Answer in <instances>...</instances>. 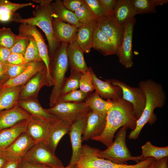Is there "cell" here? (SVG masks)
Returning <instances> with one entry per match:
<instances>
[{
	"instance_id": "cell-8",
	"label": "cell",
	"mask_w": 168,
	"mask_h": 168,
	"mask_svg": "<svg viewBox=\"0 0 168 168\" xmlns=\"http://www.w3.org/2000/svg\"><path fill=\"white\" fill-rule=\"evenodd\" d=\"M22 158L30 162L53 168H63L61 161L45 142H35Z\"/></svg>"
},
{
	"instance_id": "cell-21",
	"label": "cell",
	"mask_w": 168,
	"mask_h": 168,
	"mask_svg": "<svg viewBox=\"0 0 168 168\" xmlns=\"http://www.w3.org/2000/svg\"><path fill=\"white\" fill-rule=\"evenodd\" d=\"M45 68L42 61L30 62L27 68L23 72L14 78L8 79L2 84L1 88L23 85Z\"/></svg>"
},
{
	"instance_id": "cell-31",
	"label": "cell",
	"mask_w": 168,
	"mask_h": 168,
	"mask_svg": "<svg viewBox=\"0 0 168 168\" xmlns=\"http://www.w3.org/2000/svg\"><path fill=\"white\" fill-rule=\"evenodd\" d=\"M85 102L92 111L100 114H106L112 105L111 100H105L96 91L91 93Z\"/></svg>"
},
{
	"instance_id": "cell-47",
	"label": "cell",
	"mask_w": 168,
	"mask_h": 168,
	"mask_svg": "<svg viewBox=\"0 0 168 168\" xmlns=\"http://www.w3.org/2000/svg\"><path fill=\"white\" fill-rule=\"evenodd\" d=\"M106 14L112 13L117 0H99Z\"/></svg>"
},
{
	"instance_id": "cell-11",
	"label": "cell",
	"mask_w": 168,
	"mask_h": 168,
	"mask_svg": "<svg viewBox=\"0 0 168 168\" xmlns=\"http://www.w3.org/2000/svg\"><path fill=\"white\" fill-rule=\"evenodd\" d=\"M135 17L124 26V30L122 42L116 50L120 63L126 68L133 66L132 40L133 28L136 22Z\"/></svg>"
},
{
	"instance_id": "cell-22",
	"label": "cell",
	"mask_w": 168,
	"mask_h": 168,
	"mask_svg": "<svg viewBox=\"0 0 168 168\" xmlns=\"http://www.w3.org/2000/svg\"><path fill=\"white\" fill-rule=\"evenodd\" d=\"M17 105L31 115L48 122H52L58 120L44 109L37 98L19 101Z\"/></svg>"
},
{
	"instance_id": "cell-27",
	"label": "cell",
	"mask_w": 168,
	"mask_h": 168,
	"mask_svg": "<svg viewBox=\"0 0 168 168\" xmlns=\"http://www.w3.org/2000/svg\"><path fill=\"white\" fill-rule=\"evenodd\" d=\"M28 120L0 131V151H4L22 133L26 132Z\"/></svg>"
},
{
	"instance_id": "cell-1",
	"label": "cell",
	"mask_w": 168,
	"mask_h": 168,
	"mask_svg": "<svg viewBox=\"0 0 168 168\" xmlns=\"http://www.w3.org/2000/svg\"><path fill=\"white\" fill-rule=\"evenodd\" d=\"M137 120L130 103L122 98L112 100L111 106L106 113L104 129L100 136L91 139L99 141L108 147L113 142L114 134L119 128L126 126L133 130Z\"/></svg>"
},
{
	"instance_id": "cell-24",
	"label": "cell",
	"mask_w": 168,
	"mask_h": 168,
	"mask_svg": "<svg viewBox=\"0 0 168 168\" xmlns=\"http://www.w3.org/2000/svg\"><path fill=\"white\" fill-rule=\"evenodd\" d=\"M112 15L116 21L124 26L134 18L136 14L130 0H117Z\"/></svg>"
},
{
	"instance_id": "cell-19",
	"label": "cell",
	"mask_w": 168,
	"mask_h": 168,
	"mask_svg": "<svg viewBox=\"0 0 168 168\" xmlns=\"http://www.w3.org/2000/svg\"><path fill=\"white\" fill-rule=\"evenodd\" d=\"M71 126L59 120L50 123L45 142L54 153L61 139L68 133Z\"/></svg>"
},
{
	"instance_id": "cell-42",
	"label": "cell",
	"mask_w": 168,
	"mask_h": 168,
	"mask_svg": "<svg viewBox=\"0 0 168 168\" xmlns=\"http://www.w3.org/2000/svg\"><path fill=\"white\" fill-rule=\"evenodd\" d=\"M96 20L105 14L99 0H84Z\"/></svg>"
},
{
	"instance_id": "cell-28",
	"label": "cell",
	"mask_w": 168,
	"mask_h": 168,
	"mask_svg": "<svg viewBox=\"0 0 168 168\" xmlns=\"http://www.w3.org/2000/svg\"><path fill=\"white\" fill-rule=\"evenodd\" d=\"M92 48L105 56L116 54V50L110 39L96 26L93 33Z\"/></svg>"
},
{
	"instance_id": "cell-2",
	"label": "cell",
	"mask_w": 168,
	"mask_h": 168,
	"mask_svg": "<svg viewBox=\"0 0 168 168\" xmlns=\"http://www.w3.org/2000/svg\"><path fill=\"white\" fill-rule=\"evenodd\" d=\"M138 85L145 94L146 104L141 117L137 120L135 129L128 136L130 139H137L146 123L152 125L156 122L157 118L154 112V109L164 106L166 99V93L161 84L148 79L140 81Z\"/></svg>"
},
{
	"instance_id": "cell-6",
	"label": "cell",
	"mask_w": 168,
	"mask_h": 168,
	"mask_svg": "<svg viewBox=\"0 0 168 168\" xmlns=\"http://www.w3.org/2000/svg\"><path fill=\"white\" fill-rule=\"evenodd\" d=\"M97 148L87 145H82L81 156L76 166L77 168H148L155 160L148 157L133 165L117 164L98 157Z\"/></svg>"
},
{
	"instance_id": "cell-16",
	"label": "cell",
	"mask_w": 168,
	"mask_h": 168,
	"mask_svg": "<svg viewBox=\"0 0 168 168\" xmlns=\"http://www.w3.org/2000/svg\"><path fill=\"white\" fill-rule=\"evenodd\" d=\"M35 143L24 132L5 150V157L8 161L20 160Z\"/></svg>"
},
{
	"instance_id": "cell-15",
	"label": "cell",
	"mask_w": 168,
	"mask_h": 168,
	"mask_svg": "<svg viewBox=\"0 0 168 168\" xmlns=\"http://www.w3.org/2000/svg\"><path fill=\"white\" fill-rule=\"evenodd\" d=\"M95 90L102 98L107 100H117L122 98V91L119 87L111 84L109 79L103 81L99 78L92 69L88 68Z\"/></svg>"
},
{
	"instance_id": "cell-48",
	"label": "cell",
	"mask_w": 168,
	"mask_h": 168,
	"mask_svg": "<svg viewBox=\"0 0 168 168\" xmlns=\"http://www.w3.org/2000/svg\"><path fill=\"white\" fill-rule=\"evenodd\" d=\"M20 17L16 13H8L0 14V21L3 22L14 21Z\"/></svg>"
},
{
	"instance_id": "cell-23",
	"label": "cell",
	"mask_w": 168,
	"mask_h": 168,
	"mask_svg": "<svg viewBox=\"0 0 168 168\" xmlns=\"http://www.w3.org/2000/svg\"><path fill=\"white\" fill-rule=\"evenodd\" d=\"M84 52L75 41L68 44L67 55L69 65L71 69L76 70L84 74L88 71L85 62Z\"/></svg>"
},
{
	"instance_id": "cell-46",
	"label": "cell",
	"mask_w": 168,
	"mask_h": 168,
	"mask_svg": "<svg viewBox=\"0 0 168 168\" xmlns=\"http://www.w3.org/2000/svg\"><path fill=\"white\" fill-rule=\"evenodd\" d=\"M17 168H53L39 165L21 158L19 161Z\"/></svg>"
},
{
	"instance_id": "cell-3",
	"label": "cell",
	"mask_w": 168,
	"mask_h": 168,
	"mask_svg": "<svg viewBox=\"0 0 168 168\" xmlns=\"http://www.w3.org/2000/svg\"><path fill=\"white\" fill-rule=\"evenodd\" d=\"M38 3L33 12V16L27 18L20 17L13 21L26 23L39 27L44 33L47 40L48 51L50 60L61 43L55 37L54 33L52 21L53 9L51 0H34Z\"/></svg>"
},
{
	"instance_id": "cell-50",
	"label": "cell",
	"mask_w": 168,
	"mask_h": 168,
	"mask_svg": "<svg viewBox=\"0 0 168 168\" xmlns=\"http://www.w3.org/2000/svg\"><path fill=\"white\" fill-rule=\"evenodd\" d=\"M167 162L168 157L157 160H155L152 168H168Z\"/></svg>"
},
{
	"instance_id": "cell-34",
	"label": "cell",
	"mask_w": 168,
	"mask_h": 168,
	"mask_svg": "<svg viewBox=\"0 0 168 168\" xmlns=\"http://www.w3.org/2000/svg\"><path fill=\"white\" fill-rule=\"evenodd\" d=\"M82 74L80 72L71 69L70 76L66 78L61 88L59 97L77 90L79 87V80Z\"/></svg>"
},
{
	"instance_id": "cell-54",
	"label": "cell",
	"mask_w": 168,
	"mask_h": 168,
	"mask_svg": "<svg viewBox=\"0 0 168 168\" xmlns=\"http://www.w3.org/2000/svg\"><path fill=\"white\" fill-rule=\"evenodd\" d=\"M63 168H77L76 166V165H68L67 166L64 167Z\"/></svg>"
},
{
	"instance_id": "cell-36",
	"label": "cell",
	"mask_w": 168,
	"mask_h": 168,
	"mask_svg": "<svg viewBox=\"0 0 168 168\" xmlns=\"http://www.w3.org/2000/svg\"><path fill=\"white\" fill-rule=\"evenodd\" d=\"M91 94L84 92L80 89L74 90L60 96L56 104L63 102H84Z\"/></svg>"
},
{
	"instance_id": "cell-12",
	"label": "cell",
	"mask_w": 168,
	"mask_h": 168,
	"mask_svg": "<svg viewBox=\"0 0 168 168\" xmlns=\"http://www.w3.org/2000/svg\"><path fill=\"white\" fill-rule=\"evenodd\" d=\"M89 112L82 116L71 125L68 134L70 139L72 153L68 165H76L79 160L82 146V134Z\"/></svg>"
},
{
	"instance_id": "cell-25",
	"label": "cell",
	"mask_w": 168,
	"mask_h": 168,
	"mask_svg": "<svg viewBox=\"0 0 168 168\" xmlns=\"http://www.w3.org/2000/svg\"><path fill=\"white\" fill-rule=\"evenodd\" d=\"M50 123L31 116L26 132L35 143L45 142Z\"/></svg>"
},
{
	"instance_id": "cell-52",
	"label": "cell",
	"mask_w": 168,
	"mask_h": 168,
	"mask_svg": "<svg viewBox=\"0 0 168 168\" xmlns=\"http://www.w3.org/2000/svg\"><path fill=\"white\" fill-rule=\"evenodd\" d=\"M4 66V65L0 61V83L1 85L8 80L3 73Z\"/></svg>"
},
{
	"instance_id": "cell-45",
	"label": "cell",
	"mask_w": 168,
	"mask_h": 168,
	"mask_svg": "<svg viewBox=\"0 0 168 168\" xmlns=\"http://www.w3.org/2000/svg\"><path fill=\"white\" fill-rule=\"evenodd\" d=\"M84 0H63V2L65 7L74 12L84 3Z\"/></svg>"
},
{
	"instance_id": "cell-53",
	"label": "cell",
	"mask_w": 168,
	"mask_h": 168,
	"mask_svg": "<svg viewBox=\"0 0 168 168\" xmlns=\"http://www.w3.org/2000/svg\"><path fill=\"white\" fill-rule=\"evenodd\" d=\"M7 161L5 156L4 151H0V168H2Z\"/></svg>"
},
{
	"instance_id": "cell-4",
	"label": "cell",
	"mask_w": 168,
	"mask_h": 168,
	"mask_svg": "<svg viewBox=\"0 0 168 168\" xmlns=\"http://www.w3.org/2000/svg\"><path fill=\"white\" fill-rule=\"evenodd\" d=\"M68 45L61 43L50 60V73L54 82L49 98V105L51 107L56 104L66 78L65 75L69 66L67 55Z\"/></svg>"
},
{
	"instance_id": "cell-17",
	"label": "cell",
	"mask_w": 168,
	"mask_h": 168,
	"mask_svg": "<svg viewBox=\"0 0 168 168\" xmlns=\"http://www.w3.org/2000/svg\"><path fill=\"white\" fill-rule=\"evenodd\" d=\"M106 114H99L92 111L89 113L82 136V142L100 136L105 128Z\"/></svg>"
},
{
	"instance_id": "cell-55",
	"label": "cell",
	"mask_w": 168,
	"mask_h": 168,
	"mask_svg": "<svg viewBox=\"0 0 168 168\" xmlns=\"http://www.w3.org/2000/svg\"><path fill=\"white\" fill-rule=\"evenodd\" d=\"M154 163L153 162L152 164L148 168H152Z\"/></svg>"
},
{
	"instance_id": "cell-9",
	"label": "cell",
	"mask_w": 168,
	"mask_h": 168,
	"mask_svg": "<svg viewBox=\"0 0 168 168\" xmlns=\"http://www.w3.org/2000/svg\"><path fill=\"white\" fill-rule=\"evenodd\" d=\"M18 30V35L30 37L35 42L40 58L46 68L48 86H53L54 82L51 75L50 70V59L47 47L42 35L35 26L26 23H21L19 27Z\"/></svg>"
},
{
	"instance_id": "cell-35",
	"label": "cell",
	"mask_w": 168,
	"mask_h": 168,
	"mask_svg": "<svg viewBox=\"0 0 168 168\" xmlns=\"http://www.w3.org/2000/svg\"><path fill=\"white\" fill-rule=\"evenodd\" d=\"M10 28H0V47L11 49L19 38Z\"/></svg>"
},
{
	"instance_id": "cell-29",
	"label": "cell",
	"mask_w": 168,
	"mask_h": 168,
	"mask_svg": "<svg viewBox=\"0 0 168 168\" xmlns=\"http://www.w3.org/2000/svg\"><path fill=\"white\" fill-rule=\"evenodd\" d=\"M22 86L0 88V111L17 105Z\"/></svg>"
},
{
	"instance_id": "cell-44",
	"label": "cell",
	"mask_w": 168,
	"mask_h": 168,
	"mask_svg": "<svg viewBox=\"0 0 168 168\" xmlns=\"http://www.w3.org/2000/svg\"><path fill=\"white\" fill-rule=\"evenodd\" d=\"M24 63L26 62L23 55L17 53H11L8 57L6 64L17 65Z\"/></svg>"
},
{
	"instance_id": "cell-51",
	"label": "cell",
	"mask_w": 168,
	"mask_h": 168,
	"mask_svg": "<svg viewBox=\"0 0 168 168\" xmlns=\"http://www.w3.org/2000/svg\"><path fill=\"white\" fill-rule=\"evenodd\" d=\"M20 160L8 161L2 168H17Z\"/></svg>"
},
{
	"instance_id": "cell-41",
	"label": "cell",
	"mask_w": 168,
	"mask_h": 168,
	"mask_svg": "<svg viewBox=\"0 0 168 168\" xmlns=\"http://www.w3.org/2000/svg\"><path fill=\"white\" fill-rule=\"evenodd\" d=\"M79 88L82 91L87 93H91L95 90L89 68L88 71L82 74L81 77Z\"/></svg>"
},
{
	"instance_id": "cell-5",
	"label": "cell",
	"mask_w": 168,
	"mask_h": 168,
	"mask_svg": "<svg viewBox=\"0 0 168 168\" xmlns=\"http://www.w3.org/2000/svg\"><path fill=\"white\" fill-rule=\"evenodd\" d=\"M128 128L123 126L118 131L114 141L104 151L97 149L96 155L99 157L109 160L119 164H127V161H133L137 163L146 158L141 155L137 156H132L126 144V137Z\"/></svg>"
},
{
	"instance_id": "cell-49",
	"label": "cell",
	"mask_w": 168,
	"mask_h": 168,
	"mask_svg": "<svg viewBox=\"0 0 168 168\" xmlns=\"http://www.w3.org/2000/svg\"><path fill=\"white\" fill-rule=\"evenodd\" d=\"M11 53L10 49L0 47V61L3 65L6 64L7 59Z\"/></svg>"
},
{
	"instance_id": "cell-30",
	"label": "cell",
	"mask_w": 168,
	"mask_h": 168,
	"mask_svg": "<svg viewBox=\"0 0 168 168\" xmlns=\"http://www.w3.org/2000/svg\"><path fill=\"white\" fill-rule=\"evenodd\" d=\"M53 18H56L72 25L77 28L83 25L77 19L74 12L69 10L64 6L63 1L56 0L52 2Z\"/></svg>"
},
{
	"instance_id": "cell-40",
	"label": "cell",
	"mask_w": 168,
	"mask_h": 168,
	"mask_svg": "<svg viewBox=\"0 0 168 168\" xmlns=\"http://www.w3.org/2000/svg\"><path fill=\"white\" fill-rule=\"evenodd\" d=\"M31 2L18 3H13L7 0H0V14L15 13L21 8L32 5Z\"/></svg>"
},
{
	"instance_id": "cell-20",
	"label": "cell",
	"mask_w": 168,
	"mask_h": 168,
	"mask_svg": "<svg viewBox=\"0 0 168 168\" xmlns=\"http://www.w3.org/2000/svg\"><path fill=\"white\" fill-rule=\"evenodd\" d=\"M53 31L60 43L69 44L75 41L77 28L75 26L56 18H53Z\"/></svg>"
},
{
	"instance_id": "cell-26",
	"label": "cell",
	"mask_w": 168,
	"mask_h": 168,
	"mask_svg": "<svg viewBox=\"0 0 168 168\" xmlns=\"http://www.w3.org/2000/svg\"><path fill=\"white\" fill-rule=\"evenodd\" d=\"M97 20L83 24L77 29L75 41L85 53H89L92 48L93 35Z\"/></svg>"
},
{
	"instance_id": "cell-18",
	"label": "cell",
	"mask_w": 168,
	"mask_h": 168,
	"mask_svg": "<svg viewBox=\"0 0 168 168\" xmlns=\"http://www.w3.org/2000/svg\"><path fill=\"white\" fill-rule=\"evenodd\" d=\"M31 115L17 105L0 111V131L29 120Z\"/></svg>"
},
{
	"instance_id": "cell-14",
	"label": "cell",
	"mask_w": 168,
	"mask_h": 168,
	"mask_svg": "<svg viewBox=\"0 0 168 168\" xmlns=\"http://www.w3.org/2000/svg\"><path fill=\"white\" fill-rule=\"evenodd\" d=\"M44 86H48L46 68L22 86L19 101L37 98L40 90Z\"/></svg>"
},
{
	"instance_id": "cell-39",
	"label": "cell",
	"mask_w": 168,
	"mask_h": 168,
	"mask_svg": "<svg viewBox=\"0 0 168 168\" xmlns=\"http://www.w3.org/2000/svg\"><path fill=\"white\" fill-rule=\"evenodd\" d=\"M30 63H26L17 65H4L3 73L7 78H14L21 74L28 67Z\"/></svg>"
},
{
	"instance_id": "cell-13",
	"label": "cell",
	"mask_w": 168,
	"mask_h": 168,
	"mask_svg": "<svg viewBox=\"0 0 168 168\" xmlns=\"http://www.w3.org/2000/svg\"><path fill=\"white\" fill-rule=\"evenodd\" d=\"M97 25L110 39L116 51L122 41L124 26L120 25L116 21L112 13L106 14L99 18L97 20Z\"/></svg>"
},
{
	"instance_id": "cell-56",
	"label": "cell",
	"mask_w": 168,
	"mask_h": 168,
	"mask_svg": "<svg viewBox=\"0 0 168 168\" xmlns=\"http://www.w3.org/2000/svg\"><path fill=\"white\" fill-rule=\"evenodd\" d=\"M1 84L0 83V88H1Z\"/></svg>"
},
{
	"instance_id": "cell-7",
	"label": "cell",
	"mask_w": 168,
	"mask_h": 168,
	"mask_svg": "<svg viewBox=\"0 0 168 168\" xmlns=\"http://www.w3.org/2000/svg\"><path fill=\"white\" fill-rule=\"evenodd\" d=\"M46 110L66 124L71 125L91 110L85 102L58 103Z\"/></svg>"
},
{
	"instance_id": "cell-33",
	"label": "cell",
	"mask_w": 168,
	"mask_h": 168,
	"mask_svg": "<svg viewBox=\"0 0 168 168\" xmlns=\"http://www.w3.org/2000/svg\"><path fill=\"white\" fill-rule=\"evenodd\" d=\"M141 155L145 158H153L155 160L168 157V147H159L153 145L150 141L147 142L141 147Z\"/></svg>"
},
{
	"instance_id": "cell-32",
	"label": "cell",
	"mask_w": 168,
	"mask_h": 168,
	"mask_svg": "<svg viewBox=\"0 0 168 168\" xmlns=\"http://www.w3.org/2000/svg\"><path fill=\"white\" fill-rule=\"evenodd\" d=\"M136 14L155 13V7L166 3L167 0H130Z\"/></svg>"
},
{
	"instance_id": "cell-10",
	"label": "cell",
	"mask_w": 168,
	"mask_h": 168,
	"mask_svg": "<svg viewBox=\"0 0 168 168\" xmlns=\"http://www.w3.org/2000/svg\"><path fill=\"white\" fill-rule=\"evenodd\" d=\"M109 80L111 84L120 88L122 91V98L132 105L136 117L138 119L142 114L146 104V96L143 91L139 87L131 86L117 79Z\"/></svg>"
},
{
	"instance_id": "cell-37",
	"label": "cell",
	"mask_w": 168,
	"mask_h": 168,
	"mask_svg": "<svg viewBox=\"0 0 168 168\" xmlns=\"http://www.w3.org/2000/svg\"><path fill=\"white\" fill-rule=\"evenodd\" d=\"M26 37L29 38L30 41L24 55L25 62L30 63L42 61L35 42L31 38Z\"/></svg>"
},
{
	"instance_id": "cell-38",
	"label": "cell",
	"mask_w": 168,
	"mask_h": 168,
	"mask_svg": "<svg viewBox=\"0 0 168 168\" xmlns=\"http://www.w3.org/2000/svg\"><path fill=\"white\" fill-rule=\"evenodd\" d=\"M74 13L83 24L89 23L96 20L85 1L83 4Z\"/></svg>"
},
{
	"instance_id": "cell-43",
	"label": "cell",
	"mask_w": 168,
	"mask_h": 168,
	"mask_svg": "<svg viewBox=\"0 0 168 168\" xmlns=\"http://www.w3.org/2000/svg\"><path fill=\"white\" fill-rule=\"evenodd\" d=\"M18 35L19 38L10 49L12 53L21 54L24 56L30 39L27 37Z\"/></svg>"
}]
</instances>
